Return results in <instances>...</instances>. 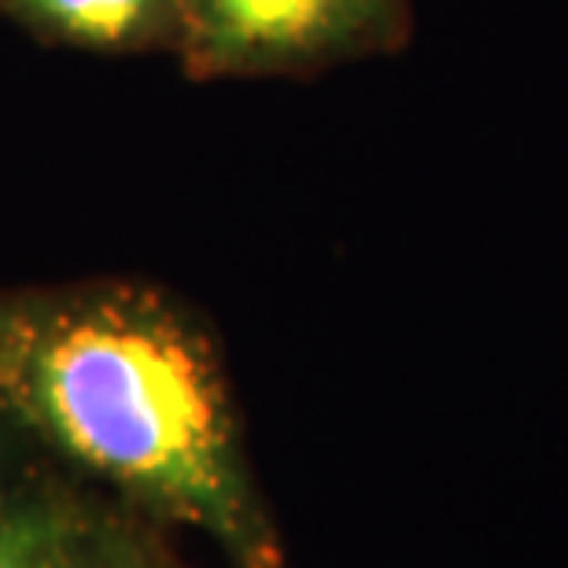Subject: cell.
Masks as SVG:
<instances>
[{"instance_id":"cell-3","label":"cell","mask_w":568,"mask_h":568,"mask_svg":"<svg viewBox=\"0 0 568 568\" xmlns=\"http://www.w3.org/2000/svg\"><path fill=\"white\" fill-rule=\"evenodd\" d=\"M0 19L82 52H174L181 0H0Z\"/></svg>"},{"instance_id":"cell-5","label":"cell","mask_w":568,"mask_h":568,"mask_svg":"<svg viewBox=\"0 0 568 568\" xmlns=\"http://www.w3.org/2000/svg\"><path fill=\"white\" fill-rule=\"evenodd\" d=\"M166 531L100 491L55 568H196L181 558Z\"/></svg>"},{"instance_id":"cell-2","label":"cell","mask_w":568,"mask_h":568,"mask_svg":"<svg viewBox=\"0 0 568 568\" xmlns=\"http://www.w3.org/2000/svg\"><path fill=\"white\" fill-rule=\"evenodd\" d=\"M406 27V0H181L174 55L200 82L306 74L388 52Z\"/></svg>"},{"instance_id":"cell-4","label":"cell","mask_w":568,"mask_h":568,"mask_svg":"<svg viewBox=\"0 0 568 568\" xmlns=\"http://www.w3.org/2000/svg\"><path fill=\"white\" fill-rule=\"evenodd\" d=\"M100 495L74 473H52L4 525H0V568H55L67 542L82 528Z\"/></svg>"},{"instance_id":"cell-6","label":"cell","mask_w":568,"mask_h":568,"mask_svg":"<svg viewBox=\"0 0 568 568\" xmlns=\"http://www.w3.org/2000/svg\"><path fill=\"white\" fill-rule=\"evenodd\" d=\"M63 465L0 406V525Z\"/></svg>"},{"instance_id":"cell-1","label":"cell","mask_w":568,"mask_h":568,"mask_svg":"<svg viewBox=\"0 0 568 568\" xmlns=\"http://www.w3.org/2000/svg\"><path fill=\"white\" fill-rule=\"evenodd\" d=\"M0 406L63 465L233 568H284L222 351L170 292L130 277L0 288Z\"/></svg>"}]
</instances>
